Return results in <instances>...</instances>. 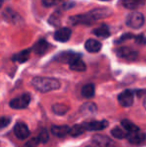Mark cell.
Here are the masks:
<instances>
[{
	"instance_id": "20",
	"label": "cell",
	"mask_w": 146,
	"mask_h": 147,
	"mask_svg": "<svg viewBox=\"0 0 146 147\" xmlns=\"http://www.w3.org/2000/svg\"><path fill=\"white\" fill-rule=\"evenodd\" d=\"M94 93H95V87H94V84L88 83L86 85H84L81 89V94L85 98H91L94 96Z\"/></svg>"
},
{
	"instance_id": "13",
	"label": "cell",
	"mask_w": 146,
	"mask_h": 147,
	"mask_svg": "<svg viewBox=\"0 0 146 147\" xmlns=\"http://www.w3.org/2000/svg\"><path fill=\"white\" fill-rule=\"evenodd\" d=\"M77 57H80V55L76 54V53H74V52H70V51H68V52L60 53L58 56H56V58L55 59L59 62H65V63L69 64V63H71L74 59L77 58Z\"/></svg>"
},
{
	"instance_id": "18",
	"label": "cell",
	"mask_w": 146,
	"mask_h": 147,
	"mask_svg": "<svg viewBox=\"0 0 146 147\" xmlns=\"http://www.w3.org/2000/svg\"><path fill=\"white\" fill-rule=\"evenodd\" d=\"M97 111V107L94 103L87 102L85 104L82 105V107L80 108V112L84 115H92Z\"/></svg>"
},
{
	"instance_id": "2",
	"label": "cell",
	"mask_w": 146,
	"mask_h": 147,
	"mask_svg": "<svg viewBox=\"0 0 146 147\" xmlns=\"http://www.w3.org/2000/svg\"><path fill=\"white\" fill-rule=\"evenodd\" d=\"M126 24L129 27L133 28V29H138L141 28L142 25L144 24V16L140 12H132L130 13L126 18Z\"/></svg>"
},
{
	"instance_id": "7",
	"label": "cell",
	"mask_w": 146,
	"mask_h": 147,
	"mask_svg": "<svg viewBox=\"0 0 146 147\" xmlns=\"http://www.w3.org/2000/svg\"><path fill=\"white\" fill-rule=\"evenodd\" d=\"M14 134H15L17 138L23 140L29 136V134H30L29 128H28L27 125H26L25 123H23V122H18V123H16V125L14 126Z\"/></svg>"
},
{
	"instance_id": "14",
	"label": "cell",
	"mask_w": 146,
	"mask_h": 147,
	"mask_svg": "<svg viewBox=\"0 0 146 147\" xmlns=\"http://www.w3.org/2000/svg\"><path fill=\"white\" fill-rule=\"evenodd\" d=\"M91 14L94 16V18L97 21L98 19H101V18H105L108 17L112 14V11L109 8H95V9L91 10Z\"/></svg>"
},
{
	"instance_id": "36",
	"label": "cell",
	"mask_w": 146,
	"mask_h": 147,
	"mask_svg": "<svg viewBox=\"0 0 146 147\" xmlns=\"http://www.w3.org/2000/svg\"><path fill=\"white\" fill-rule=\"evenodd\" d=\"M140 1H142V0H140Z\"/></svg>"
},
{
	"instance_id": "1",
	"label": "cell",
	"mask_w": 146,
	"mask_h": 147,
	"mask_svg": "<svg viewBox=\"0 0 146 147\" xmlns=\"http://www.w3.org/2000/svg\"><path fill=\"white\" fill-rule=\"evenodd\" d=\"M31 83L33 87L40 92H49L60 87V82L50 77H35L32 79Z\"/></svg>"
},
{
	"instance_id": "28",
	"label": "cell",
	"mask_w": 146,
	"mask_h": 147,
	"mask_svg": "<svg viewBox=\"0 0 146 147\" xmlns=\"http://www.w3.org/2000/svg\"><path fill=\"white\" fill-rule=\"evenodd\" d=\"M38 138L40 139V141H41V142H43V143H46V142L48 141V139H49L48 132H47L45 129H42V130L40 131V133H39Z\"/></svg>"
},
{
	"instance_id": "8",
	"label": "cell",
	"mask_w": 146,
	"mask_h": 147,
	"mask_svg": "<svg viewBox=\"0 0 146 147\" xmlns=\"http://www.w3.org/2000/svg\"><path fill=\"white\" fill-rule=\"evenodd\" d=\"M71 36V30L68 27H63L60 28L55 32L54 39L59 42H66L70 39Z\"/></svg>"
},
{
	"instance_id": "11",
	"label": "cell",
	"mask_w": 146,
	"mask_h": 147,
	"mask_svg": "<svg viewBox=\"0 0 146 147\" xmlns=\"http://www.w3.org/2000/svg\"><path fill=\"white\" fill-rule=\"evenodd\" d=\"M127 139L132 144H141L145 140V135L139 132V130L134 132H129L127 134Z\"/></svg>"
},
{
	"instance_id": "33",
	"label": "cell",
	"mask_w": 146,
	"mask_h": 147,
	"mask_svg": "<svg viewBox=\"0 0 146 147\" xmlns=\"http://www.w3.org/2000/svg\"><path fill=\"white\" fill-rule=\"evenodd\" d=\"M135 38V40H136V42L137 43H139V44H145L146 43V39H145V37L144 36H136V37H134Z\"/></svg>"
},
{
	"instance_id": "10",
	"label": "cell",
	"mask_w": 146,
	"mask_h": 147,
	"mask_svg": "<svg viewBox=\"0 0 146 147\" xmlns=\"http://www.w3.org/2000/svg\"><path fill=\"white\" fill-rule=\"evenodd\" d=\"M86 129L87 130H95V131H98V130H103L104 128L107 127L108 122L106 120H102V121H90L87 122V123H84Z\"/></svg>"
},
{
	"instance_id": "29",
	"label": "cell",
	"mask_w": 146,
	"mask_h": 147,
	"mask_svg": "<svg viewBox=\"0 0 146 147\" xmlns=\"http://www.w3.org/2000/svg\"><path fill=\"white\" fill-rule=\"evenodd\" d=\"M62 0H42V4L45 7H52L59 4Z\"/></svg>"
},
{
	"instance_id": "9",
	"label": "cell",
	"mask_w": 146,
	"mask_h": 147,
	"mask_svg": "<svg viewBox=\"0 0 146 147\" xmlns=\"http://www.w3.org/2000/svg\"><path fill=\"white\" fill-rule=\"evenodd\" d=\"M51 132L57 137H65L70 132V128L67 125H53L51 127Z\"/></svg>"
},
{
	"instance_id": "4",
	"label": "cell",
	"mask_w": 146,
	"mask_h": 147,
	"mask_svg": "<svg viewBox=\"0 0 146 147\" xmlns=\"http://www.w3.org/2000/svg\"><path fill=\"white\" fill-rule=\"evenodd\" d=\"M31 97L28 93H24L21 96L16 97L10 101V107L13 109H24L29 105Z\"/></svg>"
},
{
	"instance_id": "32",
	"label": "cell",
	"mask_w": 146,
	"mask_h": 147,
	"mask_svg": "<svg viewBox=\"0 0 146 147\" xmlns=\"http://www.w3.org/2000/svg\"><path fill=\"white\" fill-rule=\"evenodd\" d=\"M133 35L132 34H128V33H126V34H124L123 36H121L120 38L118 39V40L116 41V43H119V42H123L124 40H126V39H130V38H133Z\"/></svg>"
},
{
	"instance_id": "35",
	"label": "cell",
	"mask_w": 146,
	"mask_h": 147,
	"mask_svg": "<svg viewBox=\"0 0 146 147\" xmlns=\"http://www.w3.org/2000/svg\"><path fill=\"white\" fill-rule=\"evenodd\" d=\"M103 1H107V0H103Z\"/></svg>"
},
{
	"instance_id": "19",
	"label": "cell",
	"mask_w": 146,
	"mask_h": 147,
	"mask_svg": "<svg viewBox=\"0 0 146 147\" xmlns=\"http://www.w3.org/2000/svg\"><path fill=\"white\" fill-rule=\"evenodd\" d=\"M29 56H30V49H25V50H23V51H20L17 54L13 55L12 60H13V61L19 62V63H23V62L27 61V60L29 59Z\"/></svg>"
},
{
	"instance_id": "34",
	"label": "cell",
	"mask_w": 146,
	"mask_h": 147,
	"mask_svg": "<svg viewBox=\"0 0 146 147\" xmlns=\"http://www.w3.org/2000/svg\"><path fill=\"white\" fill-rule=\"evenodd\" d=\"M143 105H144V107L146 108V98L144 99V102H143Z\"/></svg>"
},
{
	"instance_id": "16",
	"label": "cell",
	"mask_w": 146,
	"mask_h": 147,
	"mask_svg": "<svg viewBox=\"0 0 146 147\" xmlns=\"http://www.w3.org/2000/svg\"><path fill=\"white\" fill-rule=\"evenodd\" d=\"M3 18L7 21L11 22V23L17 24L18 21H21V18L18 15L16 12H14L13 10H11L10 8H7L5 11L3 12Z\"/></svg>"
},
{
	"instance_id": "22",
	"label": "cell",
	"mask_w": 146,
	"mask_h": 147,
	"mask_svg": "<svg viewBox=\"0 0 146 147\" xmlns=\"http://www.w3.org/2000/svg\"><path fill=\"white\" fill-rule=\"evenodd\" d=\"M85 130H87V129H86L84 124H76V125H74L72 128H70L69 134H70L71 136H73V137H77V136L83 134Z\"/></svg>"
},
{
	"instance_id": "17",
	"label": "cell",
	"mask_w": 146,
	"mask_h": 147,
	"mask_svg": "<svg viewBox=\"0 0 146 147\" xmlns=\"http://www.w3.org/2000/svg\"><path fill=\"white\" fill-rule=\"evenodd\" d=\"M69 67H70V69L73 70V71H78V72H82L86 70L85 63L82 61L80 57H77V58L74 59L71 63H69Z\"/></svg>"
},
{
	"instance_id": "25",
	"label": "cell",
	"mask_w": 146,
	"mask_h": 147,
	"mask_svg": "<svg viewBox=\"0 0 146 147\" xmlns=\"http://www.w3.org/2000/svg\"><path fill=\"white\" fill-rule=\"evenodd\" d=\"M121 125H122L128 132H134V131H138V130H139L138 126L135 125L133 122H131L130 120H127V119L122 120V122H121Z\"/></svg>"
},
{
	"instance_id": "30",
	"label": "cell",
	"mask_w": 146,
	"mask_h": 147,
	"mask_svg": "<svg viewBox=\"0 0 146 147\" xmlns=\"http://www.w3.org/2000/svg\"><path fill=\"white\" fill-rule=\"evenodd\" d=\"M40 142L41 141H40V139H39L38 137L32 138L31 140H29V141L26 142V143H25V147H37Z\"/></svg>"
},
{
	"instance_id": "12",
	"label": "cell",
	"mask_w": 146,
	"mask_h": 147,
	"mask_svg": "<svg viewBox=\"0 0 146 147\" xmlns=\"http://www.w3.org/2000/svg\"><path fill=\"white\" fill-rule=\"evenodd\" d=\"M49 48V44L47 41H45L44 39H41V40H38L37 42L34 44L33 46V51L38 55H43L44 53H46L48 51Z\"/></svg>"
},
{
	"instance_id": "5",
	"label": "cell",
	"mask_w": 146,
	"mask_h": 147,
	"mask_svg": "<svg viewBox=\"0 0 146 147\" xmlns=\"http://www.w3.org/2000/svg\"><path fill=\"white\" fill-rule=\"evenodd\" d=\"M118 102L123 107H130L134 102V93L131 90H124L118 96Z\"/></svg>"
},
{
	"instance_id": "15",
	"label": "cell",
	"mask_w": 146,
	"mask_h": 147,
	"mask_svg": "<svg viewBox=\"0 0 146 147\" xmlns=\"http://www.w3.org/2000/svg\"><path fill=\"white\" fill-rule=\"evenodd\" d=\"M101 43L95 39H88L85 42V49L90 53H95L100 51L101 49Z\"/></svg>"
},
{
	"instance_id": "31",
	"label": "cell",
	"mask_w": 146,
	"mask_h": 147,
	"mask_svg": "<svg viewBox=\"0 0 146 147\" xmlns=\"http://www.w3.org/2000/svg\"><path fill=\"white\" fill-rule=\"evenodd\" d=\"M10 121H11V118L9 116H2L1 117V120H0V124H1V128H4L6 127V126L8 125V124L10 123Z\"/></svg>"
},
{
	"instance_id": "23",
	"label": "cell",
	"mask_w": 146,
	"mask_h": 147,
	"mask_svg": "<svg viewBox=\"0 0 146 147\" xmlns=\"http://www.w3.org/2000/svg\"><path fill=\"white\" fill-rule=\"evenodd\" d=\"M68 106L64 104H60V103H57V104H54L52 106V111L57 115H64L65 113L68 112Z\"/></svg>"
},
{
	"instance_id": "6",
	"label": "cell",
	"mask_w": 146,
	"mask_h": 147,
	"mask_svg": "<svg viewBox=\"0 0 146 147\" xmlns=\"http://www.w3.org/2000/svg\"><path fill=\"white\" fill-rule=\"evenodd\" d=\"M117 56L120 57V58L126 59V60H135L138 56V53L137 51L133 50V49L129 48V47H120V48H117L115 50Z\"/></svg>"
},
{
	"instance_id": "24",
	"label": "cell",
	"mask_w": 146,
	"mask_h": 147,
	"mask_svg": "<svg viewBox=\"0 0 146 147\" xmlns=\"http://www.w3.org/2000/svg\"><path fill=\"white\" fill-rule=\"evenodd\" d=\"M140 0H121V4L127 9H136L140 5Z\"/></svg>"
},
{
	"instance_id": "26",
	"label": "cell",
	"mask_w": 146,
	"mask_h": 147,
	"mask_svg": "<svg viewBox=\"0 0 146 147\" xmlns=\"http://www.w3.org/2000/svg\"><path fill=\"white\" fill-rule=\"evenodd\" d=\"M49 24H51L52 26H59L60 25V22H61V13L59 11H56L50 16L48 20Z\"/></svg>"
},
{
	"instance_id": "21",
	"label": "cell",
	"mask_w": 146,
	"mask_h": 147,
	"mask_svg": "<svg viewBox=\"0 0 146 147\" xmlns=\"http://www.w3.org/2000/svg\"><path fill=\"white\" fill-rule=\"evenodd\" d=\"M93 33L98 37H101V38H106L110 35V31L107 25L105 24H102L101 26H99L98 28L93 30Z\"/></svg>"
},
{
	"instance_id": "3",
	"label": "cell",
	"mask_w": 146,
	"mask_h": 147,
	"mask_svg": "<svg viewBox=\"0 0 146 147\" xmlns=\"http://www.w3.org/2000/svg\"><path fill=\"white\" fill-rule=\"evenodd\" d=\"M96 21L94 16L91 14V12H88L85 14H80V15H75L69 18V23L73 25H78V24H83V25H91Z\"/></svg>"
},
{
	"instance_id": "27",
	"label": "cell",
	"mask_w": 146,
	"mask_h": 147,
	"mask_svg": "<svg viewBox=\"0 0 146 147\" xmlns=\"http://www.w3.org/2000/svg\"><path fill=\"white\" fill-rule=\"evenodd\" d=\"M111 133H112V135L114 136L115 138H117V139H122V138L127 137V134L119 127H115L114 129H112Z\"/></svg>"
}]
</instances>
